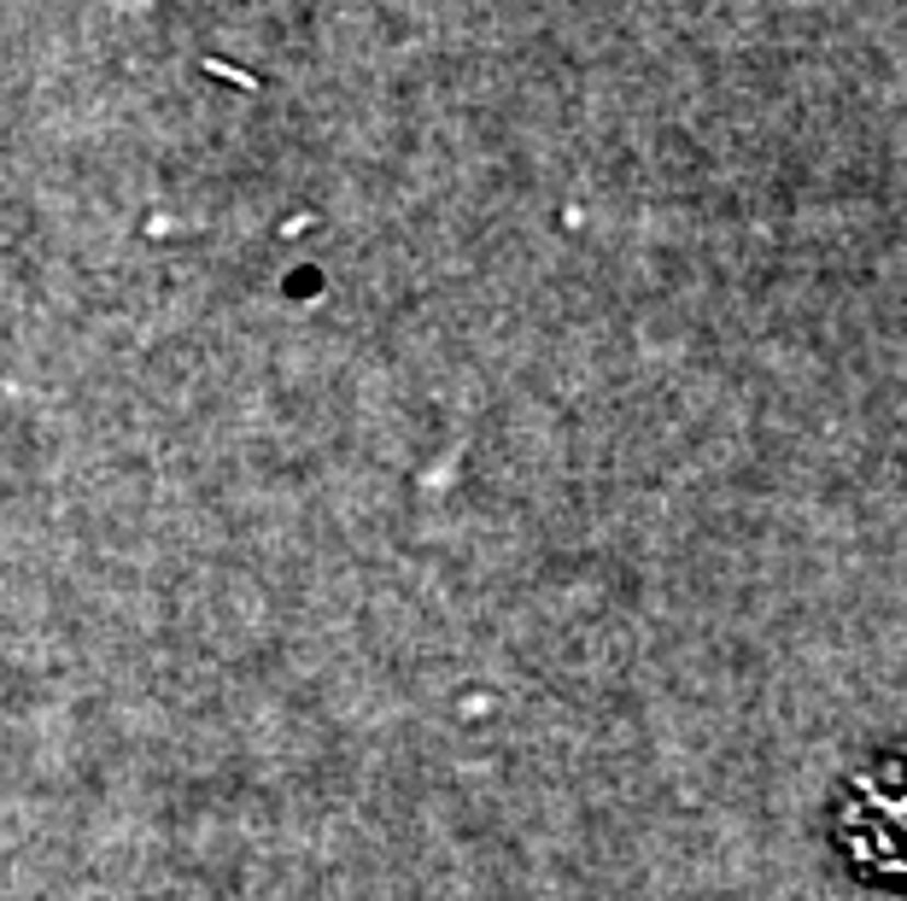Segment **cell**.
Listing matches in <instances>:
<instances>
[{
  "instance_id": "1",
  "label": "cell",
  "mask_w": 907,
  "mask_h": 901,
  "mask_svg": "<svg viewBox=\"0 0 907 901\" xmlns=\"http://www.w3.org/2000/svg\"><path fill=\"white\" fill-rule=\"evenodd\" d=\"M831 838L866 878L907 890V755H879L837 790Z\"/></svg>"
}]
</instances>
